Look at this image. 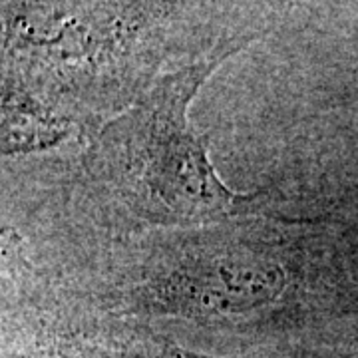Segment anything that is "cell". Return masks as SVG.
Listing matches in <instances>:
<instances>
[{"label": "cell", "instance_id": "6da1fadb", "mask_svg": "<svg viewBox=\"0 0 358 358\" xmlns=\"http://www.w3.org/2000/svg\"><path fill=\"white\" fill-rule=\"evenodd\" d=\"M241 44L227 42L197 64L164 76L102 129L88 155L103 201L131 225L187 227L245 215L255 195L231 192L187 120L205 78Z\"/></svg>", "mask_w": 358, "mask_h": 358}]
</instances>
